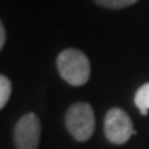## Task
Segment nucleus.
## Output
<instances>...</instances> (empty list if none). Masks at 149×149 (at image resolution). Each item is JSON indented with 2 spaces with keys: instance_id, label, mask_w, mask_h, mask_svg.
<instances>
[{
  "instance_id": "f257e3e1",
  "label": "nucleus",
  "mask_w": 149,
  "mask_h": 149,
  "mask_svg": "<svg viewBox=\"0 0 149 149\" xmlns=\"http://www.w3.org/2000/svg\"><path fill=\"white\" fill-rule=\"evenodd\" d=\"M58 73L69 85H85L91 74V65L84 52L78 49H64L56 58Z\"/></svg>"
},
{
  "instance_id": "f03ea898",
  "label": "nucleus",
  "mask_w": 149,
  "mask_h": 149,
  "mask_svg": "<svg viewBox=\"0 0 149 149\" xmlns=\"http://www.w3.org/2000/svg\"><path fill=\"white\" fill-rule=\"evenodd\" d=\"M64 123L69 134L76 141H87L93 137L96 119L94 110L87 102H74L69 107L64 116Z\"/></svg>"
},
{
  "instance_id": "7ed1b4c3",
  "label": "nucleus",
  "mask_w": 149,
  "mask_h": 149,
  "mask_svg": "<svg viewBox=\"0 0 149 149\" xmlns=\"http://www.w3.org/2000/svg\"><path fill=\"white\" fill-rule=\"evenodd\" d=\"M104 132L107 140L113 145H125L135 134L131 117L125 110L113 107L107 111L104 120Z\"/></svg>"
},
{
  "instance_id": "20e7f679",
  "label": "nucleus",
  "mask_w": 149,
  "mask_h": 149,
  "mask_svg": "<svg viewBox=\"0 0 149 149\" xmlns=\"http://www.w3.org/2000/svg\"><path fill=\"white\" fill-rule=\"evenodd\" d=\"M41 139V122L35 113H26L14 126L15 149H38Z\"/></svg>"
},
{
  "instance_id": "39448f33",
  "label": "nucleus",
  "mask_w": 149,
  "mask_h": 149,
  "mask_svg": "<svg viewBox=\"0 0 149 149\" xmlns=\"http://www.w3.org/2000/svg\"><path fill=\"white\" fill-rule=\"evenodd\" d=\"M134 104L140 110V113L146 116L149 111V82L140 85V88L134 94Z\"/></svg>"
},
{
  "instance_id": "423d86ee",
  "label": "nucleus",
  "mask_w": 149,
  "mask_h": 149,
  "mask_svg": "<svg viewBox=\"0 0 149 149\" xmlns=\"http://www.w3.org/2000/svg\"><path fill=\"white\" fill-rule=\"evenodd\" d=\"M11 93H12V84H11V79L6 76V74H0V108L6 107L8 100L11 97Z\"/></svg>"
},
{
  "instance_id": "0eeeda50",
  "label": "nucleus",
  "mask_w": 149,
  "mask_h": 149,
  "mask_svg": "<svg viewBox=\"0 0 149 149\" xmlns=\"http://www.w3.org/2000/svg\"><path fill=\"white\" fill-rule=\"evenodd\" d=\"M93 2L107 9H125L128 6L137 3L139 0H93Z\"/></svg>"
},
{
  "instance_id": "6e6552de",
  "label": "nucleus",
  "mask_w": 149,
  "mask_h": 149,
  "mask_svg": "<svg viewBox=\"0 0 149 149\" xmlns=\"http://www.w3.org/2000/svg\"><path fill=\"white\" fill-rule=\"evenodd\" d=\"M6 44V29H5V24L0 23V49H3Z\"/></svg>"
}]
</instances>
